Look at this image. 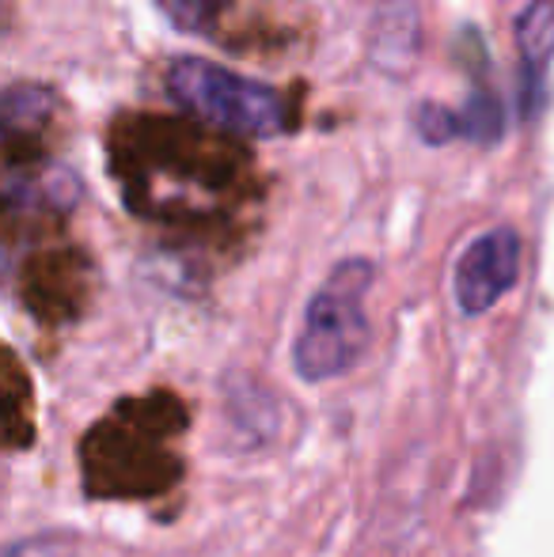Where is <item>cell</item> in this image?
Listing matches in <instances>:
<instances>
[{"instance_id": "cell-8", "label": "cell", "mask_w": 554, "mask_h": 557, "mask_svg": "<svg viewBox=\"0 0 554 557\" xmlns=\"http://www.w3.org/2000/svg\"><path fill=\"white\" fill-rule=\"evenodd\" d=\"M459 133H467V137H475L479 145H490V140H497V133H502V111H497V103L490 96H471V103L464 107V114H459Z\"/></svg>"}, {"instance_id": "cell-6", "label": "cell", "mask_w": 554, "mask_h": 557, "mask_svg": "<svg viewBox=\"0 0 554 557\" xmlns=\"http://www.w3.org/2000/svg\"><path fill=\"white\" fill-rule=\"evenodd\" d=\"M517 46L528 73L540 76L554 61V0H532L517 15Z\"/></svg>"}, {"instance_id": "cell-1", "label": "cell", "mask_w": 554, "mask_h": 557, "mask_svg": "<svg viewBox=\"0 0 554 557\" xmlns=\"http://www.w3.org/2000/svg\"><path fill=\"white\" fill-rule=\"evenodd\" d=\"M186 429V406L168 391L122 398L81 444L88 497H160L183 474L171 436Z\"/></svg>"}, {"instance_id": "cell-9", "label": "cell", "mask_w": 554, "mask_h": 557, "mask_svg": "<svg viewBox=\"0 0 554 557\" xmlns=\"http://www.w3.org/2000/svg\"><path fill=\"white\" fill-rule=\"evenodd\" d=\"M4 557H84L81 543L65 531H50V535L20 539L4 550Z\"/></svg>"}, {"instance_id": "cell-4", "label": "cell", "mask_w": 554, "mask_h": 557, "mask_svg": "<svg viewBox=\"0 0 554 557\" xmlns=\"http://www.w3.org/2000/svg\"><path fill=\"white\" fill-rule=\"evenodd\" d=\"M520 277V235L513 227H494L479 235L459 255L452 273V293L464 315H487Z\"/></svg>"}, {"instance_id": "cell-5", "label": "cell", "mask_w": 554, "mask_h": 557, "mask_svg": "<svg viewBox=\"0 0 554 557\" xmlns=\"http://www.w3.org/2000/svg\"><path fill=\"white\" fill-rule=\"evenodd\" d=\"M30 410H35L30 383H27V375H23L20 360L8 352L4 357V444L12 447V451L30 447V441H35V418H30Z\"/></svg>"}, {"instance_id": "cell-2", "label": "cell", "mask_w": 554, "mask_h": 557, "mask_svg": "<svg viewBox=\"0 0 554 557\" xmlns=\"http://www.w3.org/2000/svg\"><path fill=\"white\" fill-rule=\"evenodd\" d=\"M372 262L346 258L331 270V277L319 285L304 311V326L293 345V368L300 380L327 383L346 375L361 360L369 345V315L365 296L372 288Z\"/></svg>"}, {"instance_id": "cell-3", "label": "cell", "mask_w": 554, "mask_h": 557, "mask_svg": "<svg viewBox=\"0 0 554 557\" xmlns=\"http://www.w3.org/2000/svg\"><path fill=\"white\" fill-rule=\"evenodd\" d=\"M168 91L183 111L239 137H274L285 129V103L270 84L201 58H183L168 69Z\"/></svg>"}, {"instance_id": "cell-7", "label": "cell", "mask_w": 554, "mask_h": 557, "mask_svg": "<svg viewBox=\"0 0 554 557\" xmlns=\"http://www.w3.org/2000/svg\"><path fill=\"white\" fill-rule=\"evenodd\" d=\"M156 8H160V12L168 15L178 30H186V35H201V30H209L217 20H221V12L229 8V0H156Z\"/></svg>"}]
</instances>
